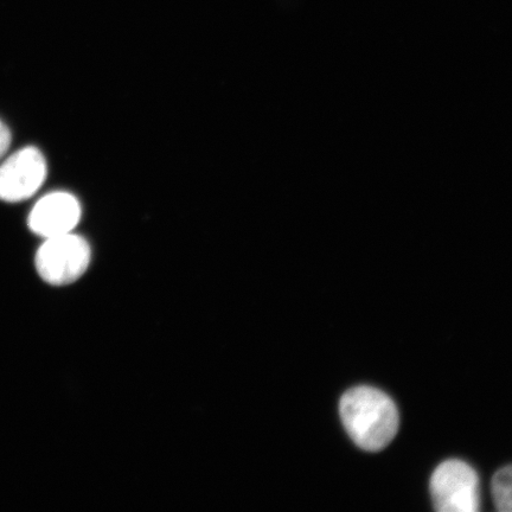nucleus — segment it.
<instances>
[{
  "mask_svg": "<svg viewBox=\"0 0 512 512\" xmlns=\"http://www.w3.org/2000/svg\"><path fill=\"white\" fill-rule=\"evenodd\" d=\"M11 144V133L2 120H0V158L8 152Z\"/></svg>",
  "mask_w": 512,
  "mask_h": 512,
  "instance_id": "obj_7",
  "label": "nucleus"
},
{
  "mask_svg": "<svg viewBox=\"0 0 512 512\" xmlns=\"http://www.w3.org/2000/svg\"><path fill=\"white\" fill-rule=\"evenodd\" d=\"M434 509L439 512H477L479 478L469 464L446 460L433 472L430 484Z\"/></svg>",
  "mask_w": 512,
  "mask_h": 512,
  "instance_id": "obj_3",
  "label": "nucleus"
},
{
  "mask_svg": "<svg viewBox=\"0 0 512 512\" xmlns=\"http://www.w3.org/2000/svg\"><path fill=\"white\" fill-rule=\"evenodd\" d=\"M339 413L345 431L364 451L383 450L399 431V412L394 401L373 387L348 390L339 403Z\"/></svg>",
  "mask_w": 512,
  "mask_h": 512,
  "instance_id": "obj_1",
  "label": "nucleus"
},
{
  "mask_svg": "<svg viewBox=\"0 0 512 512\" xmlns=\"http://www.w3.org/2000/svg\"><path fill=\"white\" fill-rule=\"evenodd\" d=\"M47 177V162L34 146L24 147L0 165V200L22 202L34 196Z\"/></svg>",
  "mask_w": 512,
  "mask_h": 512,
  "instance_id": "obj_4",
  "label": "nucleus"
},
{
  "mask_svg": "<svg viewBox=\"0 0 512 512\" xmlns=\"http://www.w3.org/2000/svg\"><path fill=\"white\" fill-rule=\"evenodd\" d=\"M512 469L511 465L498 470L492 478V495L496 508L501 512L512 510Z\"/></svg>",
  "mask_w": 512,
  "mask_h": 512,
  "instance_id": "obj_6",
  "label": "nucleus"
},
{
  "mask_svg": "<svg viewBox=\"0 0 512 512\" xmlns=\"http://www.w3.org/2000/svg\"><path fill=\"white\" fill-rule=\"evenodd\" d=\"M91 255V247L81 236L73 233L54 236L38 249L36 270L50 285L72 284L87 271Z\"/></svg>",
  "mask_w": 512,
  "mask_h": 512,
  "instance_id": "obj_2",
  "label": "nucleus"
},
{
  "mask_svg": "<svg viewBox=\"0 0 512 512\" xmlns=\"http://www.w3.org/2000/svg\"><path fill=\"white\" fill-rule=\"evenodd\" d=\"M81 219L78 198L68 192H53L41 198L29 216V228L44 239L73 233Z\"/></svg>",
  "mask_w": 512,
  "mask_h": 512,
  "instance_id": "obj_5",
  "label": "nucleus"
}]
</instances>
